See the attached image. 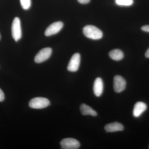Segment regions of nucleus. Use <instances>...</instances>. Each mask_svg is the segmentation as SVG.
Listing matches in <instances>:
<instances>
[{
    "mask_svg": "<svg viewBox=\"0 0 149 149\" xmlns=\"http://www.w3.org/2000/svg\"><path fill=\"white\" fill-rule=\"evenodd\" d=\"M83 32L86 37L94 40L101 39L103 33L101 30L93 25H88L83 28Z\"/></svg>",
    "mask_w": 149,
    "mask_h": 149,
    "instance_id": "obj_1",
    "label": "nucleus"
},
{
    "mask_svg": "<svg viewBox=\"0 0 149 149\" xmlns=\"http://www.w3.org/2000/svg\"><path fill=\"white\" fill-rule=\"evenodd\" d=\"M50 103L48 99L46 98L38 97L32 99L29 102V105L31 108L41 109L47 107Z\"/></svg>",
    "mask_w": 149,
    "mask_h": 149,
    "instance_id": "obj_2",
    "label": "nucleus"
},
{
    "mask_svg": "<svg viewBox=\"0 0 149 149\" xmlns=\"http://www.w3.org/2000/svg\"><path fill=\"white\" fill-rule=\"evenodd\" d=\"M12 35L16 42L20 40L22 37L21 24L19 19L16 17L14 19L12 25Z\"/></svg>",
    "mask_w": 149,
    "mask_h": 149,
    "instance_id": "obj_3",
    "label": "nucleus"
},
{
    "mask_svg": "<svg viewBox=\"0 0 149 149\" xmlns=\"http://www.w3.org/2000/svg\"><path fill=\"white\" fill-rule=\"evenodd\" d=\"M61 148L63 149H77L80 147V142L72 138L63 139L60 142Z\"/></svg>",
    "mask_w": 149,
    "mask_h": 149,
    "instance_id": "obj_4",
    "label": "nucleus"
},
{
    "mask_svg": "<svg viewBox=\"0 0 149 149\" xmlns=\"http://www.w3.org/2000/svg\"><path fill=\"white\" fill-rule=\"evenodd\" d=\"M52 49L50 48H45L42 49L37 54L35 58L36 63H41L49 58L52 54Z\"/></svg>",
    "mask_w": 149,
    "mask_h": 149,
    "instance_id": "obj_5",
    "label": "nucleus"
},
{
    "mask_svg": "<svg viewBox=\"0 0 149 149\" xmlns=\"http://www.w3.org/2000/svg\"><path fill=\"white\" fill-rule=\"evenodd\" d=\"M126 82L120 75H116L113 78V88L115 92L120 93L125 90Z\"/></svg>",
    "mask_w": 149,
    "mask_h": 149,
    "instance_id": "obj_6",
    "label": "nucleus"
},
{
    "mask_svg": "<svg viewBox=\"0 0 149 149\" xmlns=\"http://www.w3.org/2000/svg\"><path fill=\"white\" fill-rule=\"evenodd\" d=\"M80 55L79 53L74 54L72 56L67 67L68 70L70 72H76L80 65Z\"/></svg>",
    "mask_w": 149,
    "mask_h": 149,
    "instance_id": "obj_7",
    "label": "nucleus"
},
{
    "mask_svg": "<svg viewBox=\"0 0 149 149\" xmlns=\"http://www.w3.org/2000/svg\"><path fill=\"white\" fill-rule=\"evenodd\" d=\"M63 26V23L61 21L54 22L46 29L45 35L46 36H50L57 34L62 29Z\"/></svg>",
    "mask_w": 149,
    "mask_h": 149,
    "instance_id": "obj_8",
    "label": "nucleus"
},
{
    "mask_svg": "<svg viewBox=\"0 0 149 149\" xmlns=\"http://www.w3.org/2000/svg\"><path fill=\"white\" fill-rule=\"evenodd\" d=\"M147 109V106L145 103L139 102L134 105L133 110V115L135 117L138 118Z\"/></svg>",
    "mask_w": 149,
    "mask_h": 149,
    "instance_id": "obj_9",
    "label": "nucleus"
},
{
    "mask_svg": "<svg viewBox=\"0 0 149 149\" xmlns=\"http://www.w3.org/2000/svg\"><path fill=\"white\" fill-rule=\"evenodd\" d=\"M103 82L100 77H97L95 80L93 85L94 94L97 97H100L103 92Z\"/></svg>",
    "mask_w": 149,
    "mask_h": 149,
    "instance_id": "obj_10",
    "label": "nucleus"
},
{
    "mask_svg": "<svg viewBox=\"0 0 149 149\" xmlns=\"http://www.w3.org/2000/svg\"><path fill=\"white\" fill-rule=\"evenodd\" d=\"M105 130L107 132H117L124 130L123 125L120 123L116 122L109 123L105 126Z\"/></svg>",
    "mask_w": 149,
    "mask_h": 149,
    "instance_id": "obj_11",
    "label": "nucleus"
},
{
    "mask_svg": "<svg viewBox=\"0 0 149 149\" xmlns=\"http://www.w3.org/2000/svg\"><path fill=\"white\" fill-rule=\"evenodd\" d=\"M80 110L81 113L84 116L91 115L93 116H96L97 114L95 111L93 110L91 107L85 104L81 105Z\"/></svg>",
    "mask_w": 149,
    "mask_h": 149,
    "instance_id": "obj_12",
    "label": "nucleus"
},
{
    "mask_svg": "<svg viewBox=\"0 0 149 149\" xmlns=\"http://www.w3.org/2000/svg\"><path fill=\"white\" fill-rule=\"evenodd\" d=\"M109 56L113 60L119 61L123 58L124 54L122 51L118 49H115L110 52Z\"/></svg>",
    "mask_w": 149,
    "mask_h": 149,
    "instance_id": "obj_13",
    "label": "nucleus"
},
{
    "mask_svg": "<svg viewBox=\"0 0 149 149\" xmlns=\"http://www.w3.org/2000/svg\"><path fill=\"white\" fill-rule=\"evenodd\" d=\"M133 0H115L117 5L123 6H130L133 4Z\"/></svg>",
    "mask_w": 149,
    "mask_h": 149,
    "instance_id": "obj_14",
    "label": "nucleus"
},
{
    "mask_svg": "<svg viewBox=\"0 0 149 149\" xmlns=\"http://www.w3.org/2000/svg\"><path fill=\"white\" fill-rule=\"evenodd\" d=\"M20 3L22 8L28 10L31 6V0H20Z\"/></svg>",
    "mask_w": 149,
    "mask_h": 149,
    "instance_id": "obj_15",
    "label": "nucleus"
},
{
    "mask_svg": "<svg viewBox=\"0 0 149 149\" xmlns=\"http://www.w3.org/2000/svg\"><path fill=\"white\" fill-rule=\"evenodd\" d=\"M5 99L4 94L0 88V102H2Z\"/></svg>",
    "mask_w": 149,
    "mask_h": 149,
    "instance_id": "obj_16",
    "label": "nucleus"
},
{
    "mask_svg": "<svg viewBox=\"0 0 149 149\" xmlns=\"http://www.w3.org/2000/svg\"><path fill=\"white\" fill-rule=\"evenodd\" d=\"M141 29L144 32H149V25H145L141 27Z\"/></svg>",
    "mask_w": 149,
    "mask_h": 149,
    "instance_id": "obj_17",
    "label": "nucleus"
},
{
    "mask_svg": "<svg viewBox=\"0 0 149 149\" xmlns=\"http://www.w3.org/2000/svg\"><path fill=\"white\" fill-rule=\"evenodd\" d=\"M77 1L81 4H88L91 1V0H77Z\"/></svg>",
    "mask_w": 149,
    "mask_h": 149,
    "instance_id": "obj_18",
    "label": "nucleus"
},
{
    "mask_svg": "<svg viewBox=\"0 0 149 149\" xmlns=\"http://www.w3.org/2000/svg\"><path fill=\"white\" fill-rule=\"evenodd\" d=\"M145 56H146V57L149 58V48L146 52V54H145Z\"/></svg>",
    "mask_w": 149,
    "mask_h": 149,
    "instance_id": "obj_19",
    "label": "nucleus"
},
{
    "mask_svg": "<svg viewBox=\"0 0 149 149\" xmlns=\"http://www.w3.org/2000/svg\"><path fill=\"white\" fill-rule=\"evenodd\" d=\"M0 39H1V35H0Z\"/></svg>",
    "mask_w": 149,
    "mask_h": 149,
    "instance_id": "obj_20",
    "label": "nucleus"
},
{
    "mask_svg": "<svg viewBox=\"0 0 149 149\" xmlns=\"http://www.w3.org/2000/svg\"></svg>",
    "mask_w": 149,
    "mask_h": 149,
    "instance_id": "obj_21",
    "label": "nucleus"
}]
</instances>
